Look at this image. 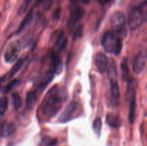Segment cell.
<instances>
[{"mask_svg":"<svg viewBox=\"0 0 147 146\" xmlns=\"http://www.w3.org/2000/svg\"><path fill=\"white\" fill-rule=\"evenodd\" d=\"M0 90H1V84H0Z\"/></svg>","mask_w":147,"mask_h":146,"instance_id":"d6a6232c","label":"cell"},{"mask_svg":"<svg viewBox=\"0 0 147 146\" xmlns=\"http://www.w3.org/2000/svg\"><path fill=\"white\" fill-rule=\"evenodd\" d=\"M111 96L113 104L118 105L120 100V90L118 82L116 79H110Z\"/></svg>","mask_w":147,"mask_h":146,"instance_id":"7c38bea8","label":"cell"},{"mask_svg":"<svg viewBox=\"0 0 147 146\" xmlns=\"http://www.w3.org/2000/svg\"><path fill=\"white\" fill-rule=\"evenodd\" d=\"M111 26L112 31H116L123 36L126 35L124 14L121 11L115 12L111 18Z\"/></svg>","mask_w":147,"mask_h":146,"instance_id":"5b68a950","label":"cell"},{"mask_svg":"<svg viewBox=\"0 0 147 146\" xmlns=\"http://www.w3.org/2000/svg\"><path fill=\"white\" fill-rule=\"evenodd\" d=\"M70 1H77V0H70Z\"/></svg>","mask_w":147,"mask_h":146,"instance_id":"1f68e13d","label":"cell"},{"mask_svg":"<svg viewBox=\"0 0 147 146\" xmlns=\"http://www.w3.org/2000/svg\"><path fill=\"white\" fill-rule=\"evenodd\" d=\"M83 34V26L80 25L77 27V28L75 29V31L73 32V37L74 39L80 38Z\"/></svg>","mask_w":147,"mask_h":146,"instance_id":"4316f807","label":"cell"},{"mask_svg":"<svg viewBox=\"0 0 147 146\" xmlns=\"http://www.w3.org/2000/svg\"><path fill=\"white\" fill-rule=\"evenodd\" d=\"M38 95L34 91H30L27 93L26 96V108L30 110L34 107L37 102Z\"/></svg>","mask_w":147,"mask_h":146,"instance_id":"9a60e30c","label":"cell"},{"mask_svg":"<svg viewBox=\"0 0 147 146\" xmlns=\"http://www.w3.org/2000/svg\"><path fill=\"white\" fill-rule=\"evenodd\" d=\"M11 104L14 110H18L22 106V98L20 94L17 92L11 94Z\"/></svg>","mask_w":147,"mask_h":146,"instance_id":"d6986e66","label":"cell"},{"mask_svg":"<svg viewBox=\"0 0 147 146\" xmlns=\"http://www.w3.org/2000/svg\"><path fill=\"white\" fill-rule=\"evenodd\" d=\"M102 128V122L101 119L100 117H97L95 119V120L93 123V129L94 130L95 133L98 136H100V132H101Z\"/></svg>","mask_w":147,"mask_h":146,"instance_id":"603a6c76","label":"cell"},{"mask_svg":"<svg viewBox=\"0 0 147 146\" xmlns=\"http://www.w3.org/2000/svg\"><path fill=\"white\" fill-rule=\"evenodd\" d=\"M85 10L81 7H76L71 10L70 16L67 19V25L70 28H73L83 17Z\"/></svg>","mask_w":147,"mask_h":146,"instance_id":"ba28073f","label":"cell"},{"mask_svg":"<svg viewBox=\"0 0 147 146\" xmlns=\"http://www.w3.org/2000/svg\"><path fill=\"white\" fill-rule=\"evenodd\" d=\"M81 1H82V2L85 3V4H88V3L90 1V0H81Z\"/></svg>","mask_w":147,"mask_h":146,"instance_id":"4dcf8cb0","label":"cell"},{"mask_svg":"<svg viewBox=\"0 0 147 146\" xmlns=\"http://www.w3.org/2000/svg\"><path fill=\"white\" fill-rule=\"evenodd\" d=\"M60 9L58 8L57 9L55 10V11L53 17H54L55 19H57L60 17Z\"/></svg>","mask_w":147,"mask_h":146,"instance_id":"f1b7e54d","label":"cell"},{"mask_svg":"<svg viewBox=\"0 0 147 146\" xmlns=\"http://www.w3.org/2000/svg\"><path fill=\"white\" fill-rule=\"evenodd\" d=\"M30 1L31 0H24L22 3L21 6L20 7L18 10V14L19 15H22L24 13L26 12V11L27 10V8H28L29 5L30 4Z\"/></svg>","mask_w":147,"mask_h":146,"instance_id":"cb8c5ba5","label":"cell"},{"mask_svg":"<svg viewBox=\"0 0 147 146\" xmlns=\"http://www.w3.org/2000/svg\"><path fill=\"white\" fill-rule=\"evenodd\" d=\"M121 72H122V77H123V80L127 81L129 80V66H128V59L123 58L121 64Z\"/></svg>","mask_w":147,"mask_h":146,"instance_id":"ac0fdd59","label":"cell"},{"mask_svg":"<svg viewBox=\"0 0 147 146\" xmlns=\"http://www.w3.org/2000/svg\"><path fill=\"white\" fill-rule=\"evenodd\" d=\"M67 99V93L65 89L61 86H54L47 92L42 103L41 111L45 118H51L55 116Z\"/></svg>","mask_w":147,"mask_h":146,"instance_id":"6da1fadb","label":"cell"},{"mask_svg":"<svg viewBox=\"0 0 147 146\" xmlns=\"http://www.w3.org/2000/svg\"><path fill=\"white\" fill-rule=\"evenodd\" d=\"M147 63V50L141 47L133 60V71L135 74H140Z\"/></svg>","mask_w":147,"mask_h":146,"instance_id":"277c9868","label":"cell"},{"mask_svg":"<svg viewBox=\"0 0 147 146\" xmlns=\"http://www.w3.org/2000/svg\"><path fill=\"white\" fill-rule=\"evenodd\" d=\"M146 4H147V3H146Z\"/></svg>","mask_w":147,"mask_h":146,"instance_id":"e575fe53","label":"cell"},{"mask_svg":"<svg viewBox=\"0 0 147 146\" xmlns=\"http://www.w3.org/2000/svg\"><path fill=\"white\" fill-rule=\"evenodd\" d=\"M114 63H112L110 67H108V73L110 79H116V66H113Z\"/></svg>","mask_w":147,"mask_h":146,"instance_id":"484cf974","label":"cell"},{"mask_svg":"<svg viewBox=\"0 0 147 146\" xmlns=\"http://www.w3.org/2000/svg\"><path fill=\"white\" fill-rule=\"evenodd\" d=\"M130 100V106H129V119L131 124H133L135 122L136 119V93L132 94L129 97Z\"/></svg>","mask_w":147,"mask_h":146,"instance_id":"5bb4252c","label":"cell"},{"mask_svg":"<svg viewBox=\"0 0 147 146\" xmlns=\"http://www.w3.org/2000/svg\"><path fill=\"white\" fill-rule=\"evenodd\" d=\"M32 17H33V10L31 9L28 12L27 15L24 17V19H23V21H22L21 24H20V27H19L18 29H17V34L20 33V31H21L23 29L26 27V25H27V24H28L31 21Z\"/></svg>","mask_w":147,"mask_h":146,"instance_id":"ffe728a7","label":"cell"},{"mask_svg":"<svg viewBox=\"0 0 147 146\" xmlns=\"http://www.w3.org/2000/svg\"><path fill=\"white\" fill-rule=\"evenodd\" d=\"M24 60H25V59H20V60L16 62V64H14V67H12V69H11V71H10L9 74V78L10 79L11 77H13V76L20 70L22 66L24 64Z\"/></svg>","mask_w":147,"mask_h":146,"instance_id":"44dd1931","label":"cell"},{"mask_svg":"<svg viewBox=\"0 0 147 146\" xmlns=\"http://www.w3.org/2000/svg\"><path fill=\"white\" fill-rule=\"evenodd\" d=\"M146 115H147V113H146Z\"/></svg>","mask_w":147,"mask_h":146,"instance_id":"836d02e7","label":"cell"},{"mask_svg":"<svg viewBox=\"0 0 147 146\" xmlns=\"http://www.w3.org/2000/svg\"><path fill=\"white\" fill-rule=\"evenodd\" d=\"M22 44L20 40H14L8 44L4 54L6 62L12 63L17 60L21 52Z\"/></svg>","mask_w":147,"mask_h":146,"instance_id":"3957f363","label":"cell"},{"mask_svg":"<svg viewBox=\"0 0 147 146\" xmlns=\"http://www.w3.org/2000/svg\"><path fill=\"white\" fill-rule=\"evenodd\" d=\"M144 16L139 7L133 9L129 12L128 17V24L131 29L134 30L139 28L143 23Z\"/></svg>","mask_w":147,"mask_h":146,"instance_id":"8992f818","label":"cell"},{"mask_svg":"<svg viewBox=\"0 0 147 146\" xmlns=\"http://www.w3.org/2000/svg\"><path fill=\"white\" fill-rule=\"evenodd\" d=\"M96 65L98 71L103 74L109 67V60L106 54L102 52L97 53L96 56Z\"/></svg>","mask_w":147,"mask_h":146,"instance_id":"9c48e42d","label":"cell"},{"mask_svg":"<svg viewBox=\"0 0 147 146\" xmlns=\"http://www.w3.org/2000/svg\"><path fill=\"white\" fill-rule=\"evenodd\" d=\"M79 110V104L78 102L76 101H73L67 104L63 111L62 114L59 117V122L62 123H67L70 121L72 119H73L75 115H76L77 112Z\"/></svg>","mask_w":147,"mask_h":146,"instance_id":"52a82bcc","label":"cell"},{"mask_svg":"<svg viewBox=\"0 0 147 146\" xmlns=\"http://www.w3.org/2000/svg\"><path fill=\"white\" fill-rule=\"evenodd\" d=\"M9 105V99L3 97L0 99V115H4L7 112Z\"/></svg>","mask_w":147,"mask_h":146,"instance_id":"7402d4cb","label":"cell"},{"mask_svg":"<svg viewBox=\"0 0 147 146\" xmlns=\"http://www.w3.org/2000/svg\"><path fill=\"white\" fill-rule=\"evenodd\" d=\"M16 131V126L14 123H8L3 120L0 126V136L8 137L12 135Z\"/></svg>","mask_w":147,"mask_h":146,"instance_id":"8fae6325","label":"cell"},{"mask_svg":"<svg viewBox=\"0 0 147 146\" xmlns=\"http://www.w3.org/2000/svg\"><path fill=\"white\" fill-rule=\"evenodd\" d=\"M134 2L136 4V5L142 7V6L144 5L147 3V0H134Z\"/></svg>","mask_w":147,"mask_h":146,"instance_id":"83f0119b","label":"cell"},{"mask_svg":"<svg viewBox=\"0 0 147 146\" xmlns=\"http://www.w3.org/2000/svg\"><path fill=\"white\" fill-rule=\"evenodd\" d=\"M106 121L109 126L114 128H118L121 125V120L119 117L113 113H109L106 115Z\"/></svg>","mask_w":147,"mask_h":146,"instance_id":"2e32d148","label":"cell"},{"mask_svg":"<svg viewBox=\"0 0 147 146\" xmlns=\"http://www.w3.org/2000/svg\"><path fill=\"white\" fill-rule=\"evenodd\" d=\"M20 80H12V81H11L10 83H9V84L6 86L5 88L4 89V92H5V93L9 92L10 90H12L14 87H15L16 86L18 85V84H20Z\"/></svg>","mask_w":147,"mask_h":146,"instance_id":"d4e9b609","label":"cell"},{"mask_svg":"<svg viewBox=\"0 0 147 146\" xmlns=\"http://www.w3.org/2000/svg\"><path fill=\"white\" fill-rule=\"evenodd\" d=\"M122 34L113 31H109L103 34L101 40V44L105 51L110 54L119 55L123 47V37Z\"/></svg>","mask_w":147,"mask_h":146,"instance_id":"7a4b0ae2","label":"cell"},{"mask_svg":"<svg viewBox=\"0 0 147 146\" xmlns=\"http://www.w3.org/2000/svg\"><path fill=\"white\" fill-rule=\"evenodd\" d=\"M57 144V139L50 136H43L40 140L39 146H55Z\"/></svg>","mask_w":147,"mask_h":146,"instance_id":"e0dca14e","label":"cell"},{"mask_svg":"<svg viewBox=\"0 0 147 146\" xmlns=\"http://www.w3.org/2000/svg\"><path fill=\"white\" fill-rule=\"evenodd\" d=\"M98 1L101 4H106L110 2V1H111L112 0H98Z\"/></svg>","mask_w":147,"mask_h":146,"instance_id":"f546056e","label":"cell"},{"mask_svg":"<svg viewBox=\"0 0 147 146\" xmlns=\"http://www.w3.org/2000/svg\"><path fill=\"white\" fill-rule=\"evenodd\" d=\"M50 60H51L50 71L53 72V74H59L63 70V62H62L61 59L59 57L58 53L56 52L52 53Z\"/></svg>","mask_w":147,"mask_h":146,"instance_id":"30bf717a","label":"cell"},{"mask_svg":"<svg viewBox=\"0 0 147 146\" xmlns=\"http://www.w3.org/2000/svg\"><path fill=\"white\" fill-rule=\"evenodd\" d=\"M67 38L63 31H60L57 34L55 41V46L56 48V52L59 53L60 51L64 50L67 44Z\"/></svg>","mask_w":147,"mask_h":146,"instance_id":"4fadbf2b","label":"cell"}]
</instances>
